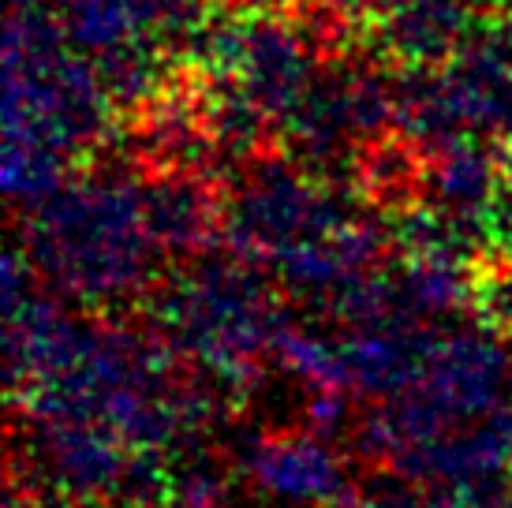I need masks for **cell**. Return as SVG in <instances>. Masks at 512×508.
I'll list each match as a JSON object with an SVG mask.
<instances>
[{
    "label": "cell",
    "instance_id": "obj_1",
    "mask_svg": "<svg viewBox=\"0 0 512 508\" xmlns=\"http://www.w3.org/2000/svg\"><path fill=\"white\" fill-rule=\"evenodd\" d=\"M23 251L42 281L83 303L146 296L161 254L143 221V187L116 172L68 180L27 210Z\"/></svg>",
    "mask_w": 512,
    "mask_h": 508
},
{
    "label": "cell",
    "instance_id": "obj_2",
    "mask_svg": "<svg viewBox=\"0 0 512 508\" xmlns=\"http://www.w3.org/2000/svg\"><path fill=\"white\" fill-rule=\"evenodd\" d=\"M131 445L101 423L34 419V464L68 505L116 508Z\"/></svg>",
    "mask_w": 512,
    "mask_h": 508
},
{
    "label": "cell",
    "instance_id": "obj_3",
    "mask_svg": "<svg viewBox=\"0 0 512 508\" xmlns=\"http://www.w3.org/2000/svg\"><path fill=\"white\" fill-rule=\"evenodd\" d=\"M143 221L157 251L195 262L225 243L228 184L210 169L143 176Z\"/></svg>",
    "mask_w": 512,
    "mask_h": 508
},
{
    "label": "cell",
    "instance_id": "obj_4",
    "mask_svg": "<svg viewBox=\"0 0 512 508\" xmlns=\"http://www.w3.org/2000/svg\"><path fill=\"white\" fill-rule=\"evenodd\" d=\"M314 75L318 57L285 15H247L243 53L232 79H240L247 98L270 116L273 127L285 124V116L303 101Z\"/></svg>",
    "mask_w": 512,
    "mask_h": 508
},
{
    "label": "cell",
    "instance_id": "obj_5",
    "mask_svg": "<svg viewBox=\"0 0 512 508\" xmlns=\"http://www.w3.org/2000/svg\"><path fill=\"white\" fill-rule=\"evenodd\" d=\"M471 23L468 0H389L363 42L397 68H441L460 53Z\"/></svg>",
    "mask_w": 512,
    "mask_h": 508
},
{
    "label": "cell",
    "instance_id": "obj_6",
    "mask_svg": "<svg viewBox=\"0 0 512 508\" xmlns=\"http://www.w3.org/2000/svg\"><path fill=\"white\" fill-rule=\"evenodd\" d=\"M505 381V355L486 337L434 340L427 370L415 385L453 426L471 423L498 408V389Z\"/></svg>",
    "mask_w": 512,
    "mask_h": 508
},
{
    "label": "cell",
    "instance_id": "obj_7",
    "mask_svg": "<svg viewBox=\"0 0 512 508\" xmlns=\"http://www.w3.org/2000/svg\"><path fill=\"white\" fill-rule=\"evenodd\" d=\"M243 464L251 479L277 497L292 501H329L344 490L341 464L326 449V441L303 430H270L262 438L247 441Z\"/></svg>",
    "mask_w": 512,
    "mask_h": 508
},
{
    "label": "cell",
    "instance_id": "obj_8",
    "mask_svg": "<svg viewBox=\"0 0 512 508\" xmlns=\"http://www.w3.org/2000/svg\"><path fill=\"white\" fill-rule=\"evenodd\" d=\"M427 165L430 157L393 127L378 139L359 142L352 184L367 206L385 217H397L404 210L427 206Z\"/></svg>",
    "mask_w": 512,
    "mask_h": 508
},
{
    "label": "cell",
    "instance_id": "obj_9",
    "mask_svg": "<svg viewBox=\"0 0 512 508\" xmlns=\"http://www.w3.org/2000/svg\"><path fill=\"white\" fill-rule=\"evenodd\" d=\"M501 161L498 146L486 150L471 135L456 139L438 154H430L427 165V206L441 210L453 221L486 225V210L498 195Z\"/></svg>",
    "mask_w": 512,
    "mask_h": 508
},
{
    "label": "cell",
    "instance_id": "obj_10",
    "mask_svg": "<svg viewBox=\"0 0 512 508\" xmlns=\"http://www.w3.org/2000/svg\"><path fill=\"white\" fill-rule=\"evenodd\" d=\"M75 161L38 139L4 135V191L19 210L42 206L72 180Z\"/></svg>",
    "mask_w": 512,
    "mask_h": 508
},
{
    "label": "cell",
    "instance_id": "obj_11",
    "mask_svg": "<svg viewBox=\"0 0 512 508\" xmlns=\"http://www.w3.org/2000/svg\"><path fill=\"white\" fill-rule=\"evenodd\" d=\"M468 307L486 333L512 340V251L490 243L468 262Z\"/></svg>",
    "mask_w": 512,
    "mask_h": 508
},
{
    "label": "cell",
    "instance_id": "obj_12",
    "mask_svg": "<svg viewBox=\"0 0 512 508\" xmlns=\"http://www.w3.org/2000/svg\"><path fill=\"white\" fill-rule=\"evenodd\" d=\"M273 355L281 367H288L303 381H311L314 389H341V393L352 389L344 348H329L326 340L311 337V333H299V329L285 325L273 340Z\"/></svg>",
    "mask_w": 512,
    "mask_h": 508
},
{
    "label": "cell",
    "instance_id": "obj_13",
    "mask_svg": "<svg viewBox=\"0 0 512 508\" xmlns=\"http://www.w3.org/2000/svg\"><path fill=\"white\" fill-rule=\"evenodd\" d=\"M363 508H430L419 479L397 467H367V479L359 482Z\"/></svg>",
    "mask_w": 512,
    "mask_h": 508
},
{
    "label": "cell",
    "instance_id": "obj_14",
    "mask_svg": "<svg viewBox=\"0 0 512 508\" xmlns=\"http://www.w3.org/2000/svg\"><path fill=\"white\" fill-rule=\"evenodd\" d=\"M333 8H341L348 19H356V23H363L367 27L370 19H378V15L385 12V4L389 0H329Z\"/></svg>",
    "mask_w": 512,
    "mask_h": 508
},
{
    "label": "cell",
    "instance_id": "obj_15",
    "mask_svg": "<svg viewBox=\"0 0 512 508\" xmlns=\"http://www.w3.org/2000/svg\"><path fill=\"white\" fill-rule=\"evenodd\" d=\"M505 475H509V490H512V464H509V471H505Z\"/></svg>",
    "mask_w": 512,
    "mask_h": 508
},
{
    "label": "cell",
    "instance_id": "obj_16",
    "mask_svg": "<svg viewBox=\"0 0 512 508\" xmlns=\"http://www.w3.org/2000/svg\"><path fill=\"white\" fill-rule=\"evenodd\" d=\"M206 4H225V0H206Z\"/></svg>",
    "mask_w": 512,
    "mask_h": 508
}]
</instances>
